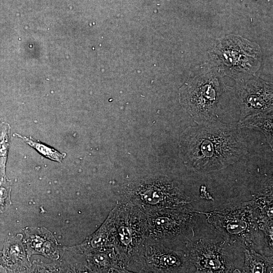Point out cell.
Returning <instances> with one entry per match:
<instances>
[{"instance_id": "cell-1", "label": "cell", "mask_w": 273, "mask_h": 273, "mask_svg": "<svg viewBox=\"0 0 273 273\" xmlns=\"http://www.w3.org/2000/svg\"><path fill=\"white\" fill-rule=\"evenodd\" d=\"M241 127L216 121L187 128L179 142L181 156L194 171L207 173L224 169L247 151Z\"/></svg>"}, {"instance_id": "cell-2", "label": "cell", "mask_w": 273, "mask_h": 273, "mask_svg": "<svg viewBox=\"0 0 273 273\" xmlns=\"http://www.w3.org/2000/svg\"><path fill=\"white\" fill-rule=\"evenodd\" d=\"M200 213L193 237L184 249L195 272L225 273L241 271L244 249L236 246L214 229Z\"/></svg>"}, {"instance_id": "cell-3", "label": "cell", "mask_w": 273, "mask_h": 273, "mask_svg": "<svg viewBox=\"0 0 273 273\" xmlns=\"http://www.w3.org/2000/svg\"><path fill=\"white\" fill-rule=\"evenodd\" d=\"M144 213L145 238L184 251L193 237L200 215L190 204L155 209Z\"/></svg>"}, {"instance_id": "cell-4", "label": "cell", "mask_w": 273, "mask_h": 273, "mask_svg": "<svg viewBox=\"0 0 273 273\" xmlns=\"http://www.w3.org/2000/svg\"><path fill=\"white\" fill-rule=\"evenodd\" d=\"M201 212L208 223L230 242L243 249L254 248L260 230L258 213L250 201Z\"/></svg>"}, {"instance_id": "cell-5", "label": "cell", "mask_w": 273, "mask_h": 273, "mask_svg": "<svg viewBox=\"0 0 273 273\" xmlns=\"http://www.w3.org/2000/svg\"><path fill=\"white\" fill-rule=\"evenodd\" d=\"M222 88L212 74L191 77L180 89V104L197 124L215 121Z\"/></svg>"}, {"instance_id": "cell-6", "label": "cell", "mask_w": 273, "mask_h": 273, "mask_svg": "<svg viewBox=\"0 0 273 273\" xmlns=\"http://www.w3.org/2000/svg\"><path fill=\"white\" fill-rule=\"evenodd\" d=\"M133 204L146 211L190 204L195 200L178 183L165 176L139 184L128 192Z\"/></svg>"}, {"instance_id": "cell-7", "label": "cell", "mask_w": 273, "mask_h": 273, "mask_svg": "<svg viewBox=\"0 0 273 273\" xmlns=\"http://www.w3.org/2000/svg\"><path fill=\"white\" fill-rule=\"evenodd\" d=\"M139 270L153 272H189L194 267L184 251L145 238L130 258Z\"/></svg>"}, {"instance_id": "cell-8", "label": "cell", "mask_w": 273, "mask_h": 273, "mask_svg": "<svg viewBox=\"0 0 273 273\" xmlns=\"http://www.w3.org/2000/svg\"><path fill=\"white\" fill-rule=\"evenodd\" d=\"M144 213L129 203L116 206L113 231V245L128 262L145 240Z\"/></svg>"}, {"instance_id": "cell-9", "label": "cell", "mask_w": 273, "mask_h": 273, "mask_svg": "<svg viewBox=\"0 0 273 273\" xmlns=\"http://www.w3.org/2000/svg\"><path fill=\"white\" fill-rule=\"evenodd\" d=\"M219 51L222 62L228 68L227 73L234 77L252 74L258 68L260 51L248 40L230 36L221 42Z\"/></svg>"}, {"instance_id": "cell-10", "label": "cell", "mask_w": 273, "mask_h": 273, "mask_svg": "<svg viewBox=\"0 0 273 273\" xmlns=\"http://www.w3.org/2000/svg\"><path fill=\"white\" fill-rule=\"evenodd\" d=\"M241 119L259 113L272 111V85L258 78L242 83L238 88Z\"/></svg>"}, {"instance_id": "cell-11", "label": "cell", "mask_w": 273, "mask_h": 273, "mask_svg": "<svg viewBox=\"0 0 273 273\" xmlns=\"http://www.w3.org/2000/svg\"><path fill=\"white\" fill-rule=\"evenodd\" d=\"M23 231V242L28 259L34 254L42 255L53 260L59 259V245L50 231L38 227L26 228Z\"/></svg>"}, {"instance_id": "cell-12", "label": "cell", "mask_w": 273, "mask_h": 273, "mask_svg": "<svg viewBox=\"0 0 273 273\" xmlns=\"http://www.w3.org/2000/svg\"><path fill=\"white\" fill-rule=\"evenodd\" d=\"M116 206L111 211L103 224L81 243L65 249L85 255L103 251L113 247V231Z\"/></svg>"}, {"instance_id": "cell-13", "label": "cell", "mask_w": 273, "mask_h": 273, "mask_svg": "<svg viewBox=\"0 0 273 273\" xmlns=\"http://www.w3.org/2000/svg\"><path fill=\"white\" fill-rule=\"evenodd\" d=\"M22 238L21 234L11 236L4 243L1 261L7 271L17 272L28 270L31 266Z\"/></svg>"}, {"instance_id": "cell-14", "label": "cell", "mask_w": 273, "mask_h": 273, "mask_svg": "<svg viewBox=\"0 0 273 273\" xmlns=\"http://www.w3.org/2000/svg\"><path fill=\"white\" fill-rule=\"evenodd\" d=\"M244 260L242 272H272V256H266L259 254L252 248H244Z\"/></svg>"}, {"instance_id": "cell-15", "label": "cell", "mask_w": 273, "mask_h": 273, "mask_svg": "<svg viewBox=\"0 0 273 273\" xmlns=\"http://www.w3.org/2000/svg\"><path fill=\"white\" fill-rule=\"evenodd\" d=\"M240 127H253L263 133L272 150V111L259 113L241 118L239 122Z\"/></svg>"}, {"instance_id": "cell-16", "label": "cell", "mask_w": 273, "mask_h": 273, "mask_svg": "<svg viewBox=\"0 0 273 273\" xmlns=\"http://www.w3.org/2000/svg\"><path fill=\"white\" fill-rule=\"evenodd\" d=\"M10 129L9 123L0 122V179L7 177L6 165L10 147Z\"/></svg>"}, {"instance_id": "cell-17", "label": "cell", "mask_w": 273, "mask_h": 273, "mask_svg": "<svg viewBox=\"0 0 273 273\" xmlns=\"http://www.w3.org/2000/svg\"><path fill=\"white\" fill-rule=\"evenodd\" d=\"M13 135L21 139L29 146L36 150L39 153L50 160L61 162L66 156L65 153H61L54 148L34 140L31 137L28 138L22 136L17 133H14Z\"/></svg>"}, {"instance_id": "cell-18", "label": "cell", "mask_w": 273, "mask_h": 273, "mask_svg": "<svg viewBox=\"0 0 273 273\" xmlns=\"http://www.w3.org/2000/svg\"><path fill=\"white\" fill-rule=\"evenodd\" d=\"M12 186V181L7 177L0 179V214L4 212L11 204Z\"/></svg>"}, {"instance_id": "cell-19", "label": "cell", "mask_w": 273, "mask_h": 273, "mask_svg": "<svg viewBox=\"0 0 273 273\" xmlns=\"http://www.w3.org/2000/svg\"><path fill=\"white\" fill-rule=\"evenodd\" d=\"M7 271L6 269L4 267V266L2 265L1 259H0V272H6Z\"/></svg>"}]
</instances>
